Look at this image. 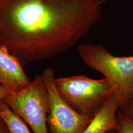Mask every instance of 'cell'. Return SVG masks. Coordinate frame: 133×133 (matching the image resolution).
Masks as SVG:
<instances>
[{"label":"cell","instance_id":"1","mask_svg":"<svg viewBox=\"0 0 133 133\" xmlns=\"http://www.w3.org/2000/svg\"><path fill=\"white\" fill-rule=\"evenodd\" d=\"M107 0H0V43L23 66L73 47L102 17Z\"/></svg>","mask_w":133,"mask_h":133},{"label":"cell","instance_id":"2","mask_svg":"<svg viewBox=\"0 0 133 133\" xmlns=\"http://www.w3.org/2000/svg\"><path fill=\"white\" fill-rule=\"evenodd\" d=\"M77 50L85 65L109 81L120 109L133 103V56H114L100 44H81Z\"/></svg>","mask_w":133,"mask_h":133},{"label":"cell","instance_id":"3","mask_svg":"<svg viewBox=\"0 0 133 133\" xmlns=\"http://www.w3.org/2000/svg\"><path fill=\"white\" fill-rule=\"evenodd\" d=\"M55 85L59 94L73 109L92 117L114 92L105 78L95 79L84 75L56 78Z\"/></svg>","mask_w":133,"mask_h":133},{"label":"cell","instance_id":"4","mask_svg":"<svg viewBox=\"0 0 133 133\" xmlns=\"http://www.w3.org/2000/svg\"><path fill=\"white\" fill-rule=\"evenodd\" d=\"M3 102L28 125L34 133H49V98L42 75L36 76L23 89L11 93Z\"/></svg>","mask_w":133,"mask_h":133},{"label":"cell","instance_id":"5","mask_svg":"<svg viewBox=\"0 0 133 133\" xmlns=\"http://www.w3.org/2000/svg\"><path fill=\"white\" fill-rule=\"evenodd\" d=\"M42 76L48 88L50 110L48 114L49 133H81L94 117L80 114L73 109L58 91L53 69L48 68Z\"/></svg>","mask_w":133,"mask_h":133},{"label":"cell","instance_id":"6","mask_svg":"<svg viewBox=\"0 0 133 133\" xmlns=\"http://www.w3.org/2000/svg\"><path fill=\"white\" fill-rule=\"evenodd\" d=\"M19 59L0 43V84L11 93L23 89L31 81Z\"/></svg>","mask_w":133,"mask_h":133},{"label":"cell","instance_id":"7","mask_svg":"<svg viewBox=\"0 0 133 133\" xmlns=\"http://www.w3.org/2000/svg\"><path fill=\"white\" fill-rule=\"evenodd\" d=\"M120 109L114 93L94 116L89 125L81 133H107L116 130L119 126L117 113Z\"/></svg>","mask_w":133,"mask_h":133},{"label":"cell","instance_id":"8","mask_svg":"<svg viewBox=\"0 0 133 133\" xmlns=\"http://www.w3.org/2000/svg\"><path fill=\"white\" fill-rule=\"evenodd\" d=\"M0 117L5 121L9 133H32L24 120L3 101H0Z\"/></svg>","mask_w":133,"mask_h":133},{"label":"cell","instance_id":"9","mask_svg":"<svg viewBox=\"0 0 133 133\" xmlns=\"http://www.w3.org/2000/svg\"><path fill=\"white\" fill-rule=\"evenodd\" d=\"M118 128L114 133H133V120L129 118L121 109L117 113Z\"/></svg>","mask_w":133,"mask_h":133},{"label":"cell","instance_id":"10","mask_svg":"<svg viewBox=\"0 0 133 133\" xmlns=\"http://www.w3.org/2000/svg\"><path fill=\"white\" fill-rule=\"evenodd\" d=\"M11 93L4 86L0 84V101H3L8 97Z\"/></svg>","mask_w":133,"mask_h":133},{"label":"cell","instance_id":"11","mask_svg":"<svg viewBox=\"0 0 133 133\" xmlns=\"http://www.w3.org/2000/svg\"><path fill=\"white\" fill-rule=\"evenodd\" d=\"M122 110L129 118L133 120V103L129 105L125 109Z\"/></svg>","mask_w":133,"mask_h":133},{"label":"cell","instance_id":"12","mask_svg":"<svg viewBox=\"0 0 133 133\" xmlns=\"http://www.w3.org/2000/svg\"><path fill=\"white\" fill-rule=\"evenodd\" d=\"M0 133H9V130L5 121L0 117Z\"/></svg>","mask_w":133,"mask_h":133},{"label":"cell","instance_id":"13","mask_svg":"<svg viewBox=\"0 0 133 133\" xmlns=\"http://www.w3.org/2000/svg\"><path fill=\"white\" fill-rule=\"evenodd\" d=\"M114 130H111V131H109L108 132H107V133H114Z\"/></svg>","mask_w":133,"mask_h":133}]
</instances>
